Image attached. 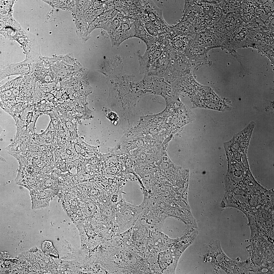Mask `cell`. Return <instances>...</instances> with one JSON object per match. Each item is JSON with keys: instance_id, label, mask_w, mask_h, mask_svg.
Listing matches in <instances>:
<instances>
[{"instance_id": "3957f363", "label": "cell", "mask_w": 274, "mask_h": 274, "mask_svg": "<svg viewBox=\"0 0 274 274\" xmlns=\"http://www.w3.org/2000/svg\"><path fill=\"white\" fill-rule=\"evenodd\" d=\"M142 205L133 204L122 199L117 203L115 212L118 218L132 223L142 212Z\"/></svg>"}, {"instance_id": "8992f818", "label": "cell", "mask_w": 274, "mask_h": 274, "mask_svg": "<svg viewBox=\"0 0 274 274\" xmlns=\"http://www.w3.org/2000/svg\"><path fill=\"white\" fill-rule=\"evenodd\" d=\"M171 49L166 48L162 54L153 63L145 75L165 77L170 66Z\"/></svg>"}, {"instance_id": "277c9868", "label": "cell", "mask_w": 274, "mask_h": 274, "mask_svg": "<svg viewBox=\"0 0 274 274\" xmlns=\"http://www.w3.org/2000/svg\"><path fill=\"white\" fill-rule=\"evenodd\" d=\"M142 83L146 88L152 93L165 96L172 87L171 83L164 77L144 76Z\"/></svg>"}, {"instance_id": "7a4b0ae2", "label": "cell", "mask_w": 274, "mask_h": 274, "mask_svg": "<svg viewBox=\"0 0 274 274\" xmlns=\"http://www.w3.org/2000/svg\"><path fill=\"white\" fill-rule=\"evenodd\" d=\"M166 48L163 45L157 44L146 50L144 55L139 57L140 73L144 75L157 60L162 54Z\"/></svg>"}, {"instance_id": "6da1fadb", "label": "cell", "mask_w": 274, "mask_h": 274, "mask_svg": "<svg viewBox=\"0 0 274 274\" xmlns=\"http://www.w3.org/2000/svg\"><path fill=\"white\" fill-rule=\"evenodd\" d=\"M208 248L204 260L219 267L227 273H232L234 262L224 253L219 241H214L210 243Z\"/></svg>"}, {"instance_id": "30bf717a", "label": "cell", "mask_w": 274, "mask_h": 274, "mask_svg": "<svg viewBox=\"0 0 274 274\" xmlns=\"http://www.w3.org/2000/svg\"><path fill=\"white\" fill-rule=\"evenodd\" d=\"M211 47L206 48L197 45L191 46L188 45L184 51L185 55L190 59L195 58L198 59L206 58L208 51Z\"/></svg>"}, {"instance_id": "5b68a950", "label": "cell", "mask_w": 274, "mask_h": 274, "mask_svg": "<svg viewBox=\"0 0 274 274\" xmlns=\"http://www.w3.org/2000/svg\"><path fill=\"white\" fill-rule=\"evenodd\" d=\"M34 64L25 59L21 62L5 64L1 67L0 81L10 76L27 73L30 71Z\"/></svg>"}, {"instance_id": "52a82bcc", "label": "cell", "mask_w": 274, "mask_h": 274, "mask_svg": "<svg viewBox=\"0 0 274 274\" xmlns=\"http://www.w3.org/2000/svg\"><path fill=\"white\" fill-rule=\"evenodd\" d=\"M135 22L128 21L121 23L119 27L111 35V41L113 44H119L128 38L134 37Z\"/></svg>"}, {"instance_id": "ba28073f", "label": "cell", "mask_w": 274, "mask_h": 274, "mask_svg": "<svg viewBox=\"0 0 274 274\" xmlns=\"http://www.w3.org/2000/svg\"><path fill=\"white\" fill-rule=\"evenodd\" d=\"M135 35L136 37L142 40L145 43L146 50L149 49L156 44V40L149 35L140 21H135Z\"/></svg>"}, {"instance_id": "9c48e42d", "label": "cell", "mask_w": 274, "mask_h": 274, "mask_svg": "<svg viewBox=\"0 0 274 274\" xmlns=\"http://www.w3.org/2000/svg\"><path fill=\"white\" fill-rule=\"evenodd\" d=\"M255 124L254 122H251L242 131L235 135L233 139L237 145L247 146Z\"/></svg>"}, {"instance_id": "8fae6325", "label": "cell", "mask_w": 274, "mask_h": 274, "mask_svg": "<svg viewBox=\"0 0 274 274\" xmlns=\"http://www.w3.org/2000/svg\"><path fill=\"white\" fill-rule=\"evenodd\" d=\"M42 249L43 252L49 256L55 258L59 256L57 252L52 243L49 241H45L43 243Z\"/></svg>"}]
</instances>
